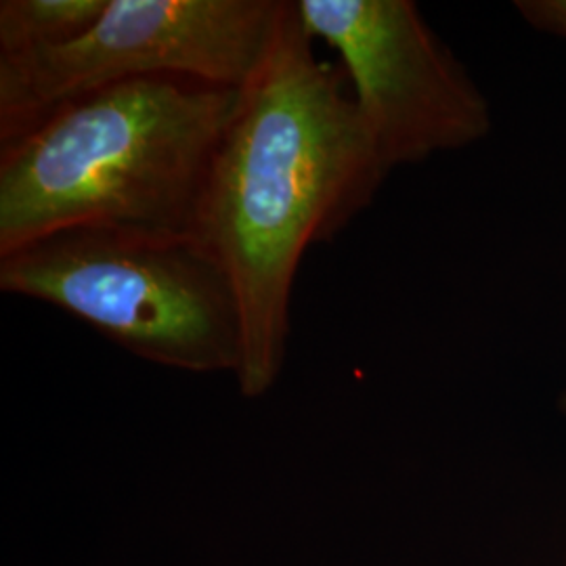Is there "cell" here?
Instances as JSON below:
<instances>
[{
	"label": "cell",
	"mask_w": 566,
	"mask_h": 566,
	"mask_svg": "<svg viewBox=\"0 0 566 566\" xmlns=\"http://www.w3.org/2000/svg\"><path fill=\"white\" fill-rule=\"evenodd\" d=\"M296 0L283 2L269 55L240 91L210 168L193 235L242 306L245 399L282 376L290 304L304 252L332 242L388 175L336 65L317 60Z\"/></svg>",
	"instance_id": "1"
},
{
	"label": "cell",
	"mask_w": 566,
	"mask_h": 566,
	"mask_svg": "<svg viewBox=\"0 0 566 566\" xmlns=\"http://www.w3.org/2000/svg\"><path fill=\"white\" fill-rule=\"evenodd\" d=\"M240 91L114 82L0 133V256L70 227L193 233Z\"/></svg>",
	"instance_id": "2"
},
{
	"label": "cell",
	"mask_w": 566,
	"mask_h": 566,
	"mask_svg": "<svg viewBox=\"0 0 566 566\" xmlns=\"http://www.w3.org/2000/svg\"><path fill=\"white\" fill-rule=\"evenodd\" d=\"M0 290L53 304L151 364L242 367L238 292L193 233L61 229L2 254Z\"/></svg>",
	"instance_id": "3"
},
{
	"label": "cell",
	"mask_w": 566,
	"mask_h": 566,
	"mask_svg": "<svg viewBox=\"0 0 566 566\" xmlns=\"http://www.w3.org/2000/svg\"><path fill=\"white\" fill-rule=\"evenodd\" d=\"M285 0H109L78 41L0 57V133L114 82L185 76L243 88L261 70Z\"/></svg>",
	"instance_id": "4"
},
{
	"label": "cell",
	"mask_w": 566,
	"mask_h": 566,
	"mask_svg": "<svg viewBox=\"0 0 566 566\" xmlns=\"http://www.w3.org/2000/svg\"><path fill=\"white\" fill-rule=\"evenodd\" d=\"M304 28L338 51L388 168L483 139L489 107L409 0H296Z\"/></svg>",
	"instance_id": "5"
},
{
	"label": "cell",
	"mask_w": 566,
	"mask_h": 566,
	"mask_svg": "<svg viewBox=\"0 0 566 566\" xmlns=\"http://www.w3.org/2000/svg\"><path fill=\"white\" fill-rule=\"evenodd\" d=\"M109 0H2L0 57H21L78 41Z\"/></svg>",
	"instance_id": "6"
},
{
	"label": "cell",
	"mask_w": 566,
	"mask_h": 566,
	"mask_svg": "<svg viewBox=\"0 0 566 566\" xmlns=\"http://www.w3.org/2000/svg\"><path fill=\"white\" fill-rule=\"evenodd\" d=\"M518 9L533 25L566 36V0L518 2Z\"/></svg>",
	"instance_id": "7"
},
{
	"label": "cell",
	"mask_w": 566,
	"mask_h": 566,
	"mask_svg": "<svg viewBox=\"0 0 566 566\" xmlns=\"http://www.w3.org/2000/svg\"><path fill=\"white\" fill-rule=\"evenodd\" d=\"M563 411H565V413H566V390H565V395H563Z\"/></svg>",
	"instance_id": "8"
},
{
	"label": "cell",
	"mask_w": 566,
	"mask_h": 566,
	"mask_svg": "<svg viewBox=\"0 0 566 566\" xmlns=\"http://www.w3.org/2000/svg\"><path fill=\"white\" fill-rule=\"evenodd\" d=\"M565 566H566V563H565Z\"/></svg>",
	"instance_id": "9"
}]
</instances>
